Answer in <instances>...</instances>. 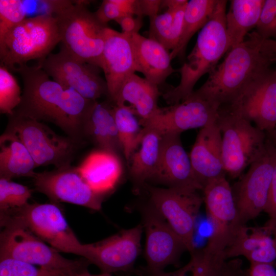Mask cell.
I'll use <instances>...</instances> for the list:
<instances>
[{
    "instance_id": "e0dca14e",
    "label": "cell",
    "mask_w": 276,
    "mask_h": 276,
    "mask_svg": "<svg viewBox=\"0 0 276 276\" xmlns=\"http://www.w3.org/2000/svg\"><path fill=\"white\" fill-rule=\"evenodd\" d=\"M219 107L193 92L185 100L168 107H159L142 126L153 129L162 135L180 133L187 130L202 128L215 121Z\"/></svg>"
},
{
    "instance_id": "ab89813d",
    "label": "cell",
    "mask_w": 276,
    "mask_h": 276,
    "mask_svg": "<svg viewBox=\"0 0 276 276\" xmlns=\"http://www.w3.org/2000/svg\"><path fill=\"white\" fill-rule=\"evenodd\" d=\"M269 217L264 225L271 229L276 228V164L274 169L267 204L264 210Z\"/></svg>"
},
{
    "instance_id": "7bdbcfd3",
    "label": "cell",
    "mask_w": 276,
    "mask_h": 276,
    "mask_svg": "<svg viewBox=\"0 0 276 276\" xmlns=\"http://www.w3.org/2000/svg\"><path fill=\"white\" fill-rule=\"evenodd\" d=\"M139 16H147L149 19L158 15L161 0H137Z\"/></svg>"
},
{
    "instance_id": "c3c4849f",
    "label": "cell",
    "mask_w": 276,
    "mask_h": 276,
    "mask_svg": "<svg viewBox=\"0 0 276 276\" xmlns=\"http://www.w3.org/2000/svg\"><path fill=\"white\" fill-rule=\"evenodd\" d=\"M142 276H154L153 274H146V275H143Z\"/></svg>"
},
{
    "instance_id": "bcb514c9",
    "label": "cell",
    "mask_w": 276,
    "mask_h": 276,
    "mask_svg": "<svg viewBox=\"0 0 276 276\" xmlns=\"http://www.w3.org/2000/svg\"><path fill=\"white\" fill-rule=\"evenodd\" d=\"M64 276H112L111 274L107 273L102 272L98 274H93L90 273L88 270V267L84 268L82 269L76 271L73 273L66 275Z\"/></svg>"
},
{
    "instance_id": "ba28073f",
    "label": "cell",
    "mask_w": 276,
    "mask_h": 276,
    "mask_svg": "<svg viewBox=\"0 0 276 276\" xmlns=\"http://www.w3.org/2000/svg\"><path fill=\"white\" fill-rule=\"evenodd\" d=\"M216 122L221 131L222 157L226 175L239 178L262 150L266 132L221 106Z\"/></svg>"
},
{
    "instance_id": "d6a6232c",
    "label": "cell",
    "mask_w": 276,
    "mask_h": 276,
    "mask_svg": "<svg viewBox=\"0 0 276 276\" xmlns=\"http://www.w3.org/2000/svg\"><path fill=\"white\" fill-rule=\"evenodd\" d=\"M112 111L122 151L128 162L140 145L143 127L139 118L129 108L114 104Z\"/></svg>"
},
{
    "instance_id": "b9f144b4",
    "label": "cell",
    "mask_w": 276,
    "mask_h": 276,
    "mask_svg": "<svg viewBox=\"0 0 276 276\" xmlns=\"http://www.w3.org/2000/svg\"><path fill=\"white\" fill-rule=\"evenodd\" d=\"M116 22L120 26L122 33L129 35L139 33L143 24L142 17L132 15L124 16Z\"/></svg>"
},
{
    "instance_id": "f35d334b",
    "label": "cell",
    "mask_w": 276,
    "mask_h": 276,
    "mask_svg": "<svg viewBox=\"0 0 276 276\" xmlns=\"http://www.w3.org/2000/svg\"><path fill=\"white\" fill-rule=\"evenodd\" d=\"M256 28V31L263 39H274L276 35V0L265 1Z\"/></svg>"
},
{
    "instance_id": "9a60e30c",
    "label": "cell",
    "mask_w": 276,
    "mask_h": 276,
    "mask_svg": "<svg viewBox=\"0 0 276 276\" xmlns=\"http://www.w3.org/2000/svg\"><path fill=\"white\" fill-rule=\"evenodd\" d=\"M228 107L266 132L276 129V70L270 69L249 83Z\"/></svg>"
},
{
    "instance_id": "5bb4252c",
    "label": "cell",
    "mask_w": 276,
    "mask_h": 276,
    "mask_svg": "<svg viewBox=\"0 0 276 276\" xmlns=\"http://www.w3.org/2000/svg\"><path fill=\"white\" fill-rule=\"evenodd\" d=\"M142 221L147 263L142 275L162 272L168 265L178 266L181 255L187 251L181 239L150 204L142 211Z\"/></svg>"
},
{
    "instance_id": "6da1fadb",
    "label": "cell",
    "mask_w": 276,
    "mask_h": 276,
    "mask_svg": "<svg viewBox=\"0 0 276 276\" xmlns=\"http://www.w3.org/2000/svg\"><path fill=\"white\" fill-rule=\"evenodd\" d=\"M12 71L20 75L23 83L21 102L13 113L53 123L67 136L82 142L84 123L95 101L51 79L38 64H24Z\"/></svg>"
},
{
    "instance_id": "ac0fdd59",
    "label": "cell",
    "mask_w": 276,
    "mask_h": 276,
    "mask_svg": "<svg viewBox=\"0 0 276 276\" xmlns=\"http://www.w3.org/2000/svg\"><path fill=\"white\" fill-rule=\"evenodd\" d=\"M142 224L123 229L103 240L87 244L85 259L103 273L131 270L141 252Z\"/></svg>"
},
{
    "instance_id": "30bf717a",
    "label": "cell",
    "mask_w": 276,
    "mask_h": 276,
    "mask_svg": "<svg viewBox=\"0 0 276 276\" xmlns=\"http://www.w3.org/2000/svg\"><path fill=\"white\" fill-rule=\"evenodd\" d=\"M6 131L16 135L26 147L37 167L56 168L71 165L81 142L59 135L42 122L13 113Z\"/></svg>"
},
{
    "instance_id": "484cf974",
    "label": "cell",
    "mask_w": 276,
    "mask_h": 276,
    "mask_svg": "<svg viewBox=\"0 0 276 276\" xmlns=\"http://www.w3.org/2000/svg\"><path fill=\"white\" fill-rule=\"evenodd\" d=\"M84 137L90 139L100 149L118 154L122 151L112 106L95 101L83 125Z\"/></svg>"
},
{
    "instance_id": "4316f807",
    "label": "cell",
    "mask_w": 276,
    "mask_h": 276,
    "mask_svg": "<svg viewBox=\"0 0 276 276\" xmlns=\"http://www.w3.org/2000/svg\"><path fill=\"white\" fill-rule=\"evenodd\" d=\"M162 134L151 128H143L142 137L139 149L129 160V173L136 189L153 180L160 155Z\"/></svg>"
},
{
    "instance_id": "d6986e66",
    "label": "cell",
    "mask_w": 276,
    "mask_h": 276,
    "mask_svg": "<svg viewBox=\"0 0 276 276\" xmlns=\"http://www.w3.org/2000/svg\"><path fill=\"white\" fill-rule=\"evenodd\" d=\"M153 180L167 188H203L194 172L189 155L185 151L180 133L162 135L159 162Z\"/></svg>"
},
{
    "instance_id": "d4e9b609",
    "label": "cell",
    "mask_w": 276,
    "mask_h": 276,
    "mask_svg": "<svg viewBox=\"0 0 276 276\" xmlns=\"http://www.w3.org/2000/svg\"><path fill=\"white\" fill-rule=\"evenodd\" d=\"M160 95L158 86L134 73L123 83L113 103L130 109L143 125L158 109Z\"/></svg>"
},
{
    "instance_id": "277c9868",
    "label": "cell",
    "mask_w": 276,
    "mask_h": 276,
    "mask_svg": "<svg viewBox=\"0 0 276 276\" xmlns=\"http://www.w3.org/2000/svg\"><path fill=\"white\" fill-rule=\"evenodd\" d=\"M88 3L51 0L49 1L48 12L58 20L61 46L77 58L100 68L108 26L88 9Z\"/></svg>"
},
{
    "instance_id": "83f0119b",
    "label": "cell",
    "mask_w": 276,
    "mask_h": 276,
    "mask_svg": "<svg viewBox=\"0 0 276 276\" xmlns=\"http://www.w3.org/2000/svg\"><path fill=\"white\" fill-rule=\"evenodd\" d=\"M0 178L11 180L32 177L37 167L28 150L14 133L6 131L0 137Z\"/></svg>"
},
{
    "instance_id": "f1b7e54d",
    "label": "cell",
    "mask_w": 276,
    "mask_h": 276,
    "mask_svg": "<svg viewBox=\"0 0 276 276\" xmlns=\"http://www.w3.org/2000/svg\"><path fill=\"white\" fill-rule=\"evenodd\" d=\"M265 0H231L226 14V31L230 50L245 40L248 32L256 27Z\"/></svg>"
},
{
    "instance_id": "cb8c5ba5",
    "label": "cell",
    "mask_w": 276,
    "mask_h": 276,
    "mask_svg": "<svg viewBox=\"0 0 276 276\" xmlns=\"http://www.w3.org/2000/svg\"><path fill=\"white\" fill-rule=\"evenodd\" d=\"M77 168L91 188L103 195L116 187L122 174L118 154L102 149L90 153Z\"/></svg>"
},
{
    "instance_id": "7402d4cb",
    "label": "cell",
    "mask_w": 276,
    "mask_h": 276,
    "mask_svg": "<svg viewBox=\"0 0 276 276\" xmlns=\"http://www.w3.org/2000/svg\"><path fill=\"white\" fill-rule=\"evenodd\" d=\"M189 156L195 175L203 189L209 181L226 175L222 136L216 120L200 128Z\"/></svg>"
},
{
    "instance_id": "44dd1931",
    "label": "cell",
    "mask_w": 276,
    "mask_h": 276,
    "mask_svg": "<svg viewBox=\"0 0 276 276\" xmlns=\"http://www.w3.org/2000/svg\"><path fill=\"white\" fill-rule=\"evenodd\" d=\"M226 260L239 256L250 263L274 265L276 260V228L239 224L223 252Z\"/></svg>"
},
{
    "instance_id": "60d3db41",
    "label": "cell",
    "mask_w": 276,
    "mask_h": 276,
    "mask_svg": "<svg viewBox=\"0 0 276 276\" xmlns=\"http://www.w3.org/2000/svg\"><path fill=\"white\" fill-rule=\"evenodd\" d=\"M235 276H276V270L274 264L250 263L247 269H243L241 266Z\"/></svg>"
},
{
    "instance_id": "7dc6e473",
    "label": "cell",
    "mask_w": 276,
    "mask_h": 276,
    "mask_svg": "<svg viewBox=\"0 0 276 276\" xmlns=\"http://www.w3.org/2000/svg\"><path fill=\"white\" fill-rule=\"evenodd\" d=\"M240 267H241V266H240L239 267H238V268L236 269V270L234 272V273L231 276H235L237 271H238V270L239 269V268Z\"/></svg>"
},
{
    "instance_id": "2e32d148",
    "label": "cell",
    "mask_w": 276,
    "mask_h": 276,
    "mask_svg": "<svg viewBox=\"0 0 276 276\" xmlns=\"http://www.w3.org/2000/svg\"><path fill=\"white\" fill-rule=\"evenodd\" d=\"M32 178L35 189L54 203L64 202L95 211L101 209L104 195L91 188L77 167L69 165L50 171L35 172Z\"/></svg>"
},
{
    "instance_id": "ffe728a7",
    "label": "cell",
    "mask_w": 276,
    "mask_h": 276,
    "mask_svg": "<svg viewBox=\"0 0 276 276\" xmlns=\"http://www.w3.org/2000/svg\"><path fill=\"white\" fill-rule=\"evenodd\" d=\"M100 68L105 75L108 98L113 102L124 81L136 72L130 35L106 29Z\"/></svg>"
},
{
    "instance_id": "4dcf8cb0",
    "label": "cell",
    "mask_w": 276,
    "mask_h": 276,
    "mask_svg": "<svg viewBox=\"0 0 276 276\" xmlns=\"http://www.w3.org/2000/svg\"><path fill=\"white\" fill-rule=\"evenodd\" d=\"M218 0H191L187 5L180 38L176 49L170 52L172 60L183 58L187 45L194 35L201 29L211 16Z\"/></svg>"
},
{
    "instance_id": "d590c367",
    "label": "cell",
    "mask_w": 276,
    "mask_h": 276,
    "mask_svg": "<svg viewBox=\"0 0 276 276\" xmlns=\"http://www.w3.org/2000/svg\"><path fill=\"white\" fill-rule=\"evenodd\" d=\"M104 24L126 15L139 16L137 0H103L95 12Z\"/></svg>"
},
{
    "instance_id": "9c48e42d",
    "label": "cell",
    "mask_w": 276,
    "mask_h": 276,
    "mask_svg": "<svg viewBox=\"0 0 276 276\" xmlns=\"http://www.w3.org/2000/svg\"><path fill=\"white\" fill-rule=\"evenodd\" d=\"M18 222L59 252L85 258L87 244L78 239L61 209L55 203L29 204L1 215V220Z\"/></svg>"
},
{
    "instance_id": "8fae6325",
    "label": "cell",
    "mask_w": 276,
    "mask_h": 276,
    "mask_svg": "<svg viewBox=\"0 0 276 276\" xmlns=\"http://www.w3.org/2000/svg\"><path fill=\"white\" fill-rule=\"evenodd\" d=\"M150 205L165 219L192 254L197 216L203 202L199 190L148 186Z\"/></svg>"
},
{
    "instance_id": "1f68e13d",
    "label": "cell",
    "mask_w": 276,
    "mask_h": 276,
    "mask_svg": "<svg viewBox=\"0 0 276 276\" xmlns=\"http://www.w3.org/2000/svg\"><path fill=\"white\" fill-rule=\"evenodd\" d=\"M187 5L176 10H167L150 19L148 37L157 41L169 51L175 50L181 34Z\"/></svg>"
},
{
    "instance_id": "74e56055",
    "label": "cell",
    "mask_w": 276,
    "mask_h": 276,
    "mask_svg": "<svg viewBox=\"0 0 276 276\" xmlns=\"http://www.w3.org/2000/svg\"><path fill=\"white\" fill-rule=\"evenodd\" d=\"M0 276H60L45 269L10 258H0Z\"/></svg>"
},
{
    "instance_id": "e575fe53",
    "label": "cell",
    "mask_w": 276,
    "mask_h": 276,
    "mask_svg": "<svg viewBox=\"0 0 276 276\" xmlns=\"http://www.w3.org/2000/svg\"><path fill=\"white\" fill-rule=\"evenodd\" d=\"M21 100L20 88L15 78L3 65L0 66V111L11 116Z\"/></svg>"
},
{
    "instance_id": "836d02e7",
    "label": "cell",
    "mask_w": 276,
    "mask_h": 276,
    "mask_svg": "<svg viewBox=\"0 0 276 276\" xmlns=\"http://www.w3.org/2000/svg\"><path fill=\"white\" fill-rule=\"evenodd\" d=\"M31 195L32 191L28 187L0 178L1 214L26 205Z\"/></svg>"
},
{
    "instance_id": "603a6c76",
    "label": "cell",
    "mask_w": 276,
    "mask_h": 276,
    "mask_svg": "<svg viewBox=\"0 0 276 276\" xmlns=\"http://www.w3.org/2000/svg\"><path fill=\"white\" fill-rule=\"evenodd\" d=\"M134 53L136 71L159 86L177 71L171 65L170 53L157 41L139 33L130 35Z\"/></svg>"
},
{
    "instance_id": "4fadbf2b",
    "label": "cell",
    "mask_w": 276,
    "mask_h": 276,
    "mask_svg": "<svg viewBox=\"0 0 276 276\" xmlns=\"http://www.w3.org/2000/svg\"><path fill=\"white\" fill-rule=\"evenodd\" d=\"M37 64L52 79L86 99L97 101L103 96L109 97L100 68L77 58L61 46L58 52L51 53Z\"/></svg>"
},
{
    "instance_id": "7a4b0ae2",
    "label": "cell",
    "mask_w": 276,
    "mask_h": 276,
    "mask_svg": "<svg viewBox=\"0 0 276 276\" xmlns=\"http://www.w3.org/2000/svg\"><path fill=\"white\" fill-rule=\"evenodd\" d=\"M262 41L256 31L248 34L247 38L232 48L193 93L219 107L230 104L249 83L270 70L276 61V56L262 49Z\"/></svg>"
},
{
    "instance_id": "ee69618b",
    "label": "cell",
    "mask_w": 276,
    "mask_h": 276,
    "mask_svg": "<svg viewBox=\"0 0 276 276\" xmlns=\"http://www.w3.org/2000/svg\"><path fill=\"white\" fill-rule=\"evenodd\" d=\"M188 2L187 0H164L162 1L161 7L174 11L186 5Z\"/></svg>"
},
{
    "instance_id": "f546056e",
    "label": "cell",
    "mask_w": 276,
    "mask_h": 276,
    "mask_svg": "<svg viewBox=\"0 0 276 276\" xmlns=\"http://www.w3.org/2000/svg\"><path fill=\"white\" fill-rule=\"evenodd\" d=\"M242 264V261L226 260L223 256L211 254L204 248L191 254L190 261L184 266L172 272L154 274V276H231Z\"/></svg>"
},
{
    "instance_id": "3957f363",
    "label": "cell",
    "mask_w": 276,
    "mask_h": 276,
    "mask_svg": "<svg viewBox=\"0 0 276 276\" xmlns=\"http://www.w3.org/2000/svg\"><path fill=\"white\" fill-rule=\"evenodd\" d=\"M227 2L217 1L211 16L199 32L186 61L177 70L180 75L178 85L163 94L168 104L173 105L187 99L201 77L213 72L221 57L230 50L226 25Z\"/></svg>"
},
{
    "instance_id": "5b68a950",
    "label": "cell",
    "mask_w": 276,
    "mask_h": 276,
    "mask_svg": "<svg viewBox=\"0 0 276 276\" xmlns=\"http://www.w3.org/2000/svg\"><path fill=\"white\" fill-rule=\"evenodd\" d=\"M60 41L58 20L53 15L26 18L0 42L1 65L12 70L30 60H42Z\"/></svg>"
},
{
    "instance_id": "52a82bcc",
    "label": "cell",
    "mask_w": 276,
    "mask_h": 276,
    "mask_svg": "<svg viewBox=\"0 0 276 276\" xmlns=\"http://www.w3.org/2000/svg\"><path fill=\"white\" fill-rule=\"evenodd\" d=\"M275 164L276 129L266 132L261 153L232 187L240 224H246L264 211Z\"/></svg>"
},
{
    "instance_id": "7c38bea8",
    "label": "cell",
    "mask_w": 276,
    "mask_h": 276,
    "mask_svg": "<svg viewBox=\"0 0 276 276\" xmlns=\"http://www.w3.org/2000/svg\"><path fill=\"white\" fill-rule=\"evenodd\" d=\"M203 202L212 232L204 249L222 255L239 224L232 187L223 175L206 183L203 190Z\"/></svg>"
},
{
    "instance_id": "8d00e7d4",
    "label": "cell",
    "mask_w": 276,
    "mask_h": 276,
    "mask_svg": "<svg viewBox=\"0 0 276 276\" xmlns=\"http://www.w3.org/2000/svg\"><path fill=\"white\" fill-rule=\"evenodd\" d=\"M24 1L0 0V42L15 26L26 18Z\"/></svg>"
},
{
    "instance_id": "f6af8a7d",
    "label": "cell",
    "mask_w": 276,
    "mask_h": 276,
    "mask_svg": "<svg viewBox=\"0 0 276 276\" xmlns=\"http://www.w3.org/2000/svg\"><path fill=\"white\" fill-rule=\"evenodd\" d=\"M262 48L269 54L276 56V40L272 39L263 40Z\"/></svg>"
},
{
    "instance_id": "8992f818",
    "label": "cell",
    "mask_w": 276,
    "mask_h": 276,
    "mask_svg": "<svg viewBox=\"0 0 276 276\" xmlns=\"http://www.w3.org/2000/svg\"><path fill=\"white\" fill-rule=\"evenodd\" d=\"M3 229L0 235V258L20 260L60 276L88 267L86 259L70 260L35 235L21 223L9 219L1 220Z\"/></svg>"
}]
</instances>
